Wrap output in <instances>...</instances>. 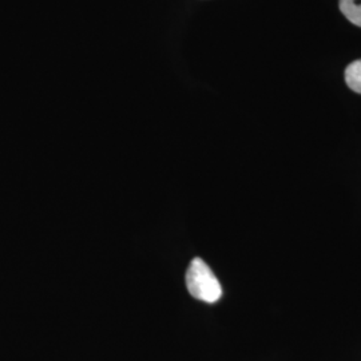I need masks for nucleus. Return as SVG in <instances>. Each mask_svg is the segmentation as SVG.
Returning a JSON list of instances; mask_svg holds the SVG:
<instances>
[{
  "label": "nucleus",
  "mask_w": 361,
  "mask_h": 361,
  "mask_svg": "<svg viewBox=\"0 0 361 361\" xmlns=\"http://www.w3.org/2000/svg\"><path fill=\"white\" fill-rule=\"evenodd\" d=\"M340 10L349 22L361 27V0H340Z\"/></svg>",
  "instance_id": "obj_2"
},
{
  "label": "nucleus",
  "mask_w": 361,
  "mask_h": 361,
  "mask_svg": "<svg viewBox=\"0 0 361 361\" xmlns=\"http://www.w3.org/2000/svg\"><path fill=\"white\" fill-rule=\"evenodd\" d=\"M345 82L350 90L361 94V59L356 61L345 70Z\"/></svg>",
  "instance_id": "obj_3"
},
{
  "label": "nucleus",
  "mask_w": 361,
  "mask_h": 361,
  "mask_svg": "<svg viewBox=\"0 0 361 361\" xmlns=\"http://www.w3.org/2000/svg\"><path fill=\"white\" fill-rule=\"evenodd\" d=\"M186 286L189 293L204 302H217L222 297V286L213 271L202 258H194L186 271Z\"/></svg>",
  "instance_id": "obj_1"
}]
</instances>
